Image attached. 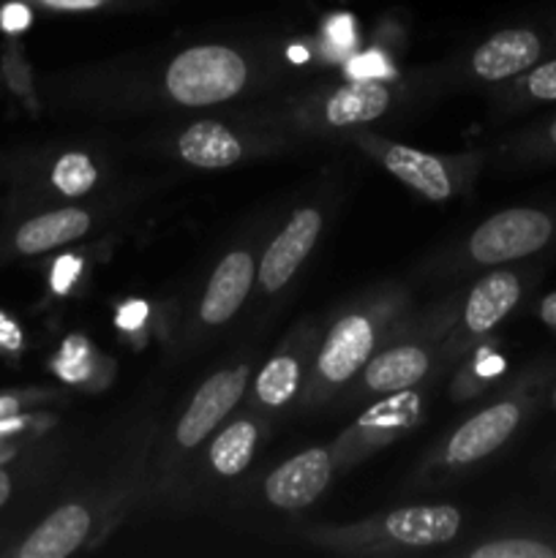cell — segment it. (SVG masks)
<instances>
[{
  "mask_svg": "<svg viewBox=\"0 0 556 558\" xmlns=\"http://www.w3.org/2000/svg\"><path fill=\"white\" fill-rule=\"evenodd\" d=\"M22 412V398L20 396H0V420H11V417H20Z\"/></svg>",
  "mask_w": 556,
  "mask_h": 558,
  "instance_id": "32",
  "label": "cell"
},
{
  "mask_svg": "<svg viewBox=\"0 0 556 558\" xmlns=\"http://www.w3.org/2000/svg\"><path fill=\"white\" fill-rule=\"evenodd\" d=\"M540 58V38L532 31H501L474 52V74L480 80H507L529 69Z\"/></svg>",
  "mask_w": 556,
  "mask_h": 558,
  "instance_id": "10",
  "label": "cell"
},
{
  "mask_svg": "<svg viewBox=\"0 0 556 558\" xmlns=\"http://www.w3.org/2000/svg\"><path fill=\"white\" fill-rule=\"evenodd\" d=\"M458 515L456 507H409L387 515V534L403 545H439L456 537Z\"/></svg>",
  "mask_w": 556,
  "mask_h": 558,
  "instance_id": "11",
  "label": "cell"
},
{
  "mask_svg": "<svg viewBox=\"0 0 556 558\" xmlns=\"http://www.w3.org/2000/svg\"><path fill=\"white\" fill-rule=\"evenodd\" d=\"M55 371L63 376L65 381H82L90 374V349H87V341L80 336H71L69 341L63 343L58 354V363H55Z\"/></svg>",
  "mask_w": 556,
  "mask_h": 558,
  "instance_id": "21",
  "label": "cell"
},
{
  "mask_svg": "<svg viewBox=\"0 0 556 558\" xmlns=\"http://www.w3.org/2000/svg\"><path fill=\"white\" fill-rule=\"evenodd\" d=\"M245 82V63L227 47H194L172 60L167 87L174 101L207 107L232 98Z\"/></svg>",
  "mask_w": 556,
  "mask_h": 558,
  "instance_id": "1",
  "label": "cell"
},
{
  "mask_svg": "<svg viewBox=\"0 0 556 558\" xmlns=\"http://www.w3.org/2000/svg\"><path fill=\"white\" fill-rule=\"evenodd\" d=\"M428 371V357L414 347H398L376 357L365 368V381L371 390L398 392L420 381Z\"/></svg>",
  "mask_w": 556,
  "mask_h": 558,
  "instance_id": "16",
  "label": "cell"
},
{
  "mask_svg": "<svg viewBox=\"0 0 556 558\" xmlns=\"http://www.w3.org/2000/svg\"><path fill=\"white\" fill-rule=\"evenodd\" d=\"M529 90L540 101H556V60L540 65L532 76H529Z\"/></svg>",
  "mask_w": 556,
  "mask_h": 558,
  "instance_id": "26",
  "label": "cell"
},
{
  "mask_svg": "<svg viewBox=\"0 0 556 558\" xmlns=\"http://www.w3.org/2000/svg\"><path fill=\"white\" fill-rule=\"evenodd\" d=\"M556 554L534 539H501L474 550V558H554Z\"/></svg>",
  "mask_w": 556,
  "mask_h": 558,
  "instance_id": "22",
  "label": "cell"
},
{
  "mask_svg": "<svg viewBox=\"0 0 556 558\" xmlns=\"http://www.w3.org/2000/svg\"><path fill=\"white\" fill-rule=\"evenodd\" d=\"M251 281H254V262L245 251H234L213 272L207 292L202 298V319L207 325H221L227 322L240 303L249 294Z\"/></svg>",
  "mask_w": 556,
  "mask_h": 558,
  "instance_id": "9",
  "label": "cell"
},
{
  "mask_svg": "<svg viewBox=\"0 0 556 558\" xmlns=\"http://www.w3.org/2000/svg\"><path fill=\"white\" fill-rule=\"evenodd\" d=\"M516 425L518 407H512V403H499V407L485 409L478 417L469 420L463 428H458V434L450 439V447H447V458L452 463L480 461L488 452H494L512 434Z\"/></svg>",
  "mask_w": 556,
  "mask_h": 558,
  "instance_id": "6",
  "label": "cell"
},
{
  "mask_svg": "<svg viewBox=\"0 0 556 558\" xmlns=\"http://www.w3.org/2000/svg\"><path fill=\"white\" fill-rule=\"evenodd\" d=\"M551 140H554V145H556V120H554V125H551Z\"/></svg>",
  "mask_w": 556,
  "mask_h": 558,
  "instance_id": "37",
  "label": "cell"
},
{
  "mask_svg": "<svg viewBox=\"0 0 556 558\" xmlns=\"http://www.w3.org/2000/svg\"><path fill=\"white\" fill-rule=\"evenodd\" d=\"M292 60H305L303 49H292Z\"/></svg>",
  "mask_w": 556,
  "mask_h": 558,
  "instance_id": "36",
  "label": "cell"
},
{
  "mask_svg": "<svg viewBox=\"0 0 556 558\" xmlns=\"http://www.w3.org/2000/svg\"><path fill=\"white\" fill-rule=\"evenodd\" d=\"M87 229H90V218H87V213L76 210V207H65V210L44 213V216H36L27 223H22L14 243L20 254L33 256L82 238Z\"/></svg>",
  "mask_w": 556,
  "mask_h": 558,
  "instance_id": "12",
  "label": "cell"
},
{
  "mask_svg": "<svg viewBox=\"0 0 556 558\" xmlns=\"http://www.w3.org/2000/svg\"><path fill=\"white\" fill-rule=\"evenodd\" d=\"M540 316H543L545 325L556 327V292L543 300V305H540Z\"/></svg>",
  "mask_w": 556,
  "mask_h": 558,
  "instance_id": "33",
  "label": "cell"
},
{
  "mask_svg": "<svg viewBox=\"0 0 556 558\" xmlns=\"http://www.w3.org/2000/svg\"><path fill=\"white\" fill-rule=\"evenodd\" d=\"M245 385V371H221V374L210 376L200 392L194 396L191 407L185 409L183 420L178 425V441L183 447H196L218 423L223 414L238 403L240 392Z\"/></svg>",
  "mask_w": 556,
  "mask_h": 558,
  "instance_id": "3",
  "label": "cell"
},
{
  "mask_svg": "<svg viewBox=\"0 0 556 558\" xmlns=\"http://www.w3.org/2000/svg\"><path fill=\"white\" fill-rule=\"evenodd\" d=\"M521 283L512 272H496L472 289L467 303V325L474 332H488L518 303Z\"/></svg>",
  "mask_w": 556,
  "mask_h": 558,
  "instance_id": "14",
  "label": "cell"
},
{
  "mask_svg": "<svg viewBox=\"0 0 556 558\" xmlns=\"http://www.w3.org/2000/svg\"><path fill=\"white\" fill-rule=\"evenodd\" d=\"M178 150L191 167L223 169L240 158V142L221 123L202 120L180 136Z\"/></svg>",
  "mask_w": 556,
  "mask_h": 558,
  "instance_id": "15",
  "label": "cell"
},
{
  "mask_svg": "<svg viewBox=\"0 0 556 558\" xmlns=\"http://www.w3.org/2000/svg\"><path fill=\"white\" fill-rule=\"evenodd\" d=\"M319 227L322 218L316 210L294 213V218L287 223V229L273 240L265 259H262L259 265V281L267 292H276V289H281L283 283L294 276V270H298L300 262L305 259V254L314 248Z\"/></svg>",
  "mask_w": 556,
  "mask_h": 558,
  "instance_id": "5",
  "label": "cell"
},
{
  "mask_svg": "<svg viewBox=\"0 0 556 558\" xmlns=\"http://www.w3.org/2000/svg\"><path fill=\"white\" fill-rule=\"evenodd\" d=\"M347 71L352 80H379V76L390 74V65L385 63V58L379 52H368L349 60Z\"/></svg>",
  "mask_w": 556,
  "mask_h": 558,
  "instance_id": "25",
  "label": "cell"
},
{
  "mask_svg": "<svg viewBox=\"0 0 556 558\" xmlns=\"http://www.w3.org/2000/svg\"><path fill=\"white\" fill-rule=\"evenodd\" d=\"M374 330L363 316H347L327 336L319 354V371L327 381H347L368 360Z\"/></svg>",
  "mask_w": 556,
  "mask_h": 558,
  "instance_id": "7",
  "label": "cell"
},
{
  "mask_svg": "<svg viewBox=\"0 0 556 558\" xmlns=\"http://www.w3.org/2000/svg\"><path fill=\"white\" fill-rule=\"evenodd\" d=\"M256 447V428L251 423H234L213 441L210 463L223 477H234L251 463Z\"/></svg>",
  "mask_w": 556,
  "mask_h": 558,
  "instance_id": "18",
  "label": "cell"
},
{
  "mask_svg": "<svg viewBox=\"0 0 556 558\" xmlns=\"http://www.w3.org/2000/svg\"><path fill=\"white\" fill-rule=\"evenodd\" d=\"M9 496H11V477L3 472V469H0V507L9 501Z\"/></svg>",
  "mask_w": 556,
  "mask_h": 558,
  "instance_id": "34",
  "label": "cell"
},
{
  "mask_svg": "<svg viewBox=\"0 0 556 558\" xmlns=\"http://www.w3.org/2000/svg\"><path fill=\"white\" fill-rule=\"evenodd\" d=\"M354 47V20L349 14H336L325 22V49L330 58H341Z\"/></svg>",
  "mask_w": 556,
  "mask_h": 558,
  "instance_id": "23",
  "label": "cell"
},
{
  "mask_svg": "<svg viewBox=\"0 0 556 558\" xmlns=\"http://www.w3.org/2000/svg\"><path fill=\"white\" fill-rule=\"evenodd\" d=\"M551 238V218L540 210L516 207L499 216L488 218L474 232L469 251L483 265H499V262L518 259V256L534 254L543 248Z\"/></svg>",
  "mask_w": 556,
  "mask_h": 558,
  "instance_id": "2",
  "label": "cell"
},
{
  "mask_svg": "<svg viewBox=\"0 0 556 558\" xmlns=\"http://www.w3.org/2000/svg\"><path fill=\"white\" fill-rule=\"evenodd\" d=\"M0 343H3V347H9V349H16L22 343L20 327H16L14 322H11L9 316H3V314H0Z\"/></svg>",
  "mask_w": 556,
  "mask_h": 558,
  "instance_id": "31",
  "label": "cell"
},
{
  "mask_svg": "<svg viewBox=\"0 0 556 558\" xmlns=\"http://www.w3.org/2000/svg\"><path fill=\"white\" fill-rule=\"evenodd\" d=\"M96 167L87 156L82 153H65L52 169V183L55 189L63 191L65 196H82L93 189L96 183Z\"/></svg>",
  "mask_w": 556,
  "mask_h": 558,
  "instance_id": "20",
  "label": "cell"
},
{
  "mask_svg": "<svg viewBox=\"0 0 556 558\" xmlns=\"http://www.w3.org/2000/svg\"><path fill=\"white\" fill-rule=\"evenodd\" d=\"M55 278H52V287L55 292H69L71 281L76 278V272H80V259L76 256H60L58 262H55Z\"/></svg>",
  "mask_w": 556,
  "mask_h": 558,
  "instance_id": "27",
  "label": "cell"
},
{
  "mask_svg": "<svg viewBox=\"0 0 556 558\" xmlns=\"http://www.w3.org/2000/svg\"><path fill=\"white\" fill-rule=\"evenodd\" d=\"M385 167L390 169L398 180L412 185L414 191H420V194L428 196V199L442 202L452 194V185L445 167H442L439 158L428 156V153L412 150V147L403 145H392L385 156Z\"/></svg>",
  "mask_w": 556,
  "mask_h": 558,
  "instance_id": "13",
  "label": "cell"
},
{
  "mask_svg": "<svg viewBox=\"0 0 556 558\" xmlns=\"http://www.w3.org/2000/svg\"><path fill=\"white\" fill-rule=\"evenodd\" d=\"M330 483V456L325 450H305L267 477L265 494L281 510L309 507Z\"/></svg>",
  "mask_w": 556,
  "mask_h": 558,
  "instance_id": "4",
  "label": "cell"
},
{
  "mask_svg": "<svg viewBox=\"0 0 556 558\" xmlns=\"http://www.w3.org/2000/svg\"><path fill=\"white\" fill-rule=\"evenodd\" d=\"M31 22V11L22 3H11L3 9V27L5 31H22Z\"/></svg>",
  "mask_w": 556,
  "mask_h": 558,
  "instance_id": "29",
  "label": "cell"
},
{
  "mask_svg": "<svg viewBox=\"0 0 556 558\" xmlns=\"http://www.w3.org/2000/svg\"><path fill=\"white\" fill-rule=\"evenodd\" d=\"M145 316H147V305L140 303V300H134V303H129L125 308H120L118 325L125 327V330H136V327L145 322Z\"/></svg>",
  "mask_w": 556,
  "mask_h": 558,
  "instance_id": "28",
  "label": "cell"
},
{
  "mask_svg": "<svg viewBox=\"0 0 556 558\" xmlns=\"http://www.w3.org/2000/svg\"><path fill=\"white\" fill-rule=\"evenodd\" d=\"M298 363L292 357L270 360L256 379V396L267 407H283L298 390Z\"/></svg>",
  "mask_w": 556,
  "mask_h": 558,
  "instance_id": "19",
  "label": "cell"
},
{
  "mask_svg": "<svg viewBox=\"0 0 556 558\" xmlns=\"http://www.w3.org/2000/svg\"><path fill=\"white\" fill-rule=\"evenodd\" d=\"M501 368V360L499 357H488L483 365H480V374H494V371Z\"/></svg>",
  "mask_w": 556,
  "mask_h": 558,
  "instance_id": "35",
  "label": "cell"
},
{
  "mask_svg": "<svg viewBox=\"0 0 556 558\" xmlns=\"http://www.w3.org/2000/svg\"><path fill=\"white\" fill-rule=\"evenodd\" d=\"M36 3L47 5V9H58V11H90V9H98V5L109 3V0H36Z\"/></svg>",
  "mask_w": 556,
  "mask_h": 558,
  "instance_id": "30",
  "label": "cell"
},
{
  "mask_svg": "<svg viewBox=\"0 0 556 558\" xmlns=\"http://www.w3.org/2000/svg\"><path fill=\"white\" fill-rule=\"evenodd\" d=\"M90 532V515L85 507H60L55 510L25 543L20 545V558H65L85 543Z\"/></svg>",
  "mask_w": 556,
  "mask_h": 558,
  "instance_id": "8",
  "label": "cell"
},
{
  "mask_svg": "<svg viewBox=\"0 0 556 558\" xmlns=\"http://www.w3.org/2000/svg\"><path fill=\"white\" fill-rule=\"evenodd\" d=\"M414 407H418V398L409 392V396H398L396 401L379 403L368 417H363V423L368 425H403L414 417Z\"/></svg>",
  "mask_w": 556,
  "mask_h": 558,
  "instance_id": "24",
  "label": "cell"
},
{
  "mask_svg": "<svg viewBox=\"0 0 556 558\" xmlns=\"http://www.w3.org/2000/svg\"><path fill=\"white\" fill-rule=\"evenodd\" d=\"M387 104H390V96H387V90L379 82L358 80L352 85L341 87L330 98V104H327V120L333 125L365 123V120L379 118L387 109Z\"/></svg>",
  "mask_w": 556,
  "mask_h": 558,
  "instance_id": "17",
  "label": "cell"
}]
</instances>
